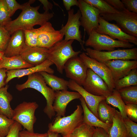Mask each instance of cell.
<instances>
[{"instance_id": "cell-1", "label": "cell", "mask_w": 137, "mask_h": 137, "mask_svg": "<svg viewBox=\"0 0 137 137\" xmlns=\"http://www.w3.org/2000/svg\"><path fill=\"white\" fill-rule=\"evenodd\" d=\"M35 0H30L27 2L24 8L19 16L15 20L9 22L4 26L11 35L19 30L27 29L33 28L36 25L41 26L48 22L54 16L52 13L39 12L40 5L33 7L30 5Z\"/></svg>"}, {"instance_id": "cell-51", "label": "cell", "mask_w": 137, "mask_h": 137, "mask_svg": "<svg viewBox=\"0 0 137 137\" xmlns=\"http://www.w3.org/2000/svg\"><path fill=\"white\" fill-rule=\"evenodd\" d=\"M1 60H0V62L1 61Z\"/></svg>"}, {"instance_id": "cell-42", "label": "cell", "mask_w": 137, "mask_h": 137, "mask_svg": "<svg viewBox=\"0 0 137 137\" xmlns=\"http://www.w3.org/2000/svg\"><path fill=\"white\" fill-rule=\"evenodd\" d=\"M108 4L118 11L127 10L121 1L119 0H105Z\"/></svg>"}, {"instance_id": "cell-47", "label": "cell", "mask_w": 137, "mask_h": 137, "mask_svg": "<svg viewBox=\"0 0 137 137\" xmlns=\"http://www.w3.org/2000/svg\"><path fill=\"white\" fill-rule=\"evenodd\" d=\"M43 5V9L45 12H49V10H52L53 8V5L47 0H38Z\"/></svg>"}, {"instance_id": "cell-39", "label": "cell", "mask_w": 137, "mask_h": 137, "mask_svg": "<svg viewBox=\"0 0 137 137\" xmlns=\"http://www.w3.org/2000/svg\"><path fill=\"white\" fill-rule=\"evenodd\" d=\"M126 110L128 118L134 122H137V104H126Z\"/></svg>"}, {"instance_id": "cell-43", "label": "cell", "mask_w": 137, "mask_h": 137, "mask_svg": "<svg viewBox=\"0 0 137 137\" xmlns=\"http://www.w3.org/2000/svg\"><path fill=\"white\" fill-rule=\"evenodd\" d=\"M19 137H48V135L47 132L44 133H35L24 130L20 132Z\"/></svg>"}, {"instance_id": "cell-29", "label": "cell", "mask_w": 137, "mask_h": 137, "mask_svg": "<svg viewBox=\"0 0 137 137\" xmlns=\"http://www.w3.org/2000/svg\"><path fill=\"white\" fill-rule=\"evenodd\" d=\"M115 89L118 90L123 88L137 85V69L132 70L127 75L114 82Z\"/></svg>"}, {"instance_id": "cell-12", "label": "cell", "mask_w": 137, "mask_h": 137, "mask_svg": "<svg viewBox=\"0 0 137 137\" xmlns=\"http://www.w3.org/2000/svg\"><path fill=\"white\" fill-rule=\"evenodd\" d=\"M79 57L88 68L91 70L104 80L112 92L115 89L114 81L110 69L104 63L88 56L85 53L80 54Z\"/></svg>"}, {"instance_id": "cell-19", "label": "cell", "mask_w": 137, "mask_h": 137, "mask_svg": "<svg viewBox=\"0 0 137 137\" xmlns=\"http://www.w3.org/2000/svg\"><path fill=\"white\" fill-rule=\"evenodd\" d=\"M53 64L50 61L47 59L41 64L31 67L15 70H7V78L5 81L7 83L10 80L15 78H20L23 76L41 71L46 72L50 74L54 73V70L50 67Z\"/></svg>"}, {"instance_id": "cell-27", "label": "cell", "mask_w": 137, "mask_h": 137, "mask_svg": "<svg viewBox=\"0 0 137 137\" xmlns=\"http://www.w3.org/2000/svg\"><path fill=\"white\" fill-rule=\"evenodd\" d=\"M116 110L107 104L105 100L99 103L97 111L98 118L102 122L107 124H112L113 116Z\"/></svg>"}, {"instance_id": "cell-26", "label": "cell", "mask_w": 137, "mask_h": 137, "mask_svg": "<svg viewBox=\"0 0 137 137\" xmlns=\"http://www.w3.org/2000/svg\"><path fill=\"white\" fill-rule=\"evenodd\" d=\"M39 73L43 77L46 84L55 92L67 90L68 81L45 72Z\"/></svg>"}, {"instance_id": "cell-6", "label": "cell", "mask_w": 137, "mask_h": 137, "mask_svg": "<svg viewBox=\"0 0 137 137\" xmlns=\"http://www.w3.org/2000/svg\"><path fill=\"white\" fill-rule=\"evenodd\" d=\"M38 106L36 102L24 101L13 110L12 119L20 124L27 130L34 132L33 126L36 120L35 112Z\"/></svg>"}, {"instance_id": "cell-8", "label": "cell", "mask_w": 137, "mask_h": 137, "mask_svg": "<svg viewBox=\"0 0 137 137\" xmlns=\"http://www.w3.org/2000/svg\"><path fill=\"white\" fill-rule=\"evenodd\" d=\"M85 51L88 56L101 62L112 60H137L136 47L107 51H97L87 48Z\"/></svg>"}, {"instance_id": "cell-41", "label": "cell", "mask_w": 137, "mask_h": 137, "mask_svg": "<svg viewBox=\"0 0 137 137\" xmlns=\"http://www.w3.org/2000/svg\"><path fill=\"white\" fill-rule=\"evenodd\" d=\"M121 1L129 11L137 14V0H122Z\"/></svg>"}, {"instance_id": "cell-16", "label": "cell", "mask_w": 137, "mask_h": 137, "mask_svg": "<svg viewBox=\"0 0 137 137\" xmlns=\"http://www.w3.org/2000/svg\"><path fill=\"white\" fill-rule=\"evenodd\" d=\"M104 63L110 69L115 82L128 75L133 69L137 68V60H112Z\"/></svg>"}, {"instance_id": "cell-37", "label": "cell", "mask_w": 137, "mask_h": 137, "mask_svg": "<svg viewBox=\"0 0 137 137\" xmlns=\"http://www.w3.org/2000/svg\"><path fill=\"white\" fill-rule=\"evenodd\" d=\"M11 35L4 27L0 26V51L4 52L11 37Z\"/></svg>"}, {"instance_id": "cell-20", "label": "cell", "mask_w": 137, "mask_h": 137, "mask_svg": "<svg viewBox=\"0 0 137 137\" xmlns=\"http://www.w3.org/2000/svg\"><path fill=\"white\" fill-rule=\"evenodd\" d=\"M48 50L38 46L25 45L20 55L27 63L35 66L41 64L47 59Z\"/></svg>"}, {"instance_id": "cell-11", "label": "cell", "mask_w": 137, "mask_h": 137, "mask_svg": "<svg viewBox=\"0 0 137 137\" xmlns=\"http://www.w3.org/2000/svg\"><path fill=\"white\" fill-rule=\"evenodd\" d=\"M37 29V46L48 49L62 40L64 36L59 30H56L48 21Z\"/></svg>"}, {"instance_id": "cell-17", "label": "cell", "mask_w": 137, "mask_h": 137, "mask_svg": "<svg viewBox=\"0 0 137 137\" xmlns=\"http://www.w3.org/2000/svg\"><path fill=\"white\" fill-rule=\"evenodd\" d=\"M81 97L77 92L62 90L55 92V99L53 104L54 110L57 114L56 116H65L66 108L68 104L74 99Z\"/></svg>"}, {"instance_id": "cell-9", "label": "cell", "mask_w": 137, "mask_h": 137, "mask_svg": "<svg viewBox=\"0 0 137 137\" xmlns=\"http://www.w3.org/2000/svg\"><path fill=\"white\" fill-rule=\"evenodd\" d=\"M74 9H72L68 11L67 22L59 31L65 36V40H77L80 43L82 48L85 51V49L84 47L85 42L82 39L81 31L79 29L81 12L79 9L74 14Z\"/></svg>"}, {"instance_id": "cell-25", "label": "cell", "mask_w": 137, "mask_h": 137, "mask_svg": "<svg viewBox=\"0 0 137 137\" xmlns=\"http://www.w3.org/2000/svg\"><path fill=\"white\" fill-rule=\"evenodd\" d=\"M9 85H6L0 88V114L12 119L13 110L11 108L10 102L13 97L8 91Z\"/></svg>"}, {"instance_id": "cell-38", "label": "cell", "mask_w": 137, "mask_h": 137, "mask_svg": "<svg viewBox=\"0 0 137 137\" xmlns=\"http://www.w3.org/2000/svg\"><path fill=\"white\" fill-rule=\"evenodd\" d=\"M127 132V137H137V124L129 119H123Z\"/></svg>"}, {"instance_id": "cell-32", "label": "cell", "mask_w": 137, "mask_h": 137, "mask_svg": "<svg viewBox=\"0 0 137 137\" xmlns=\"http://www.w3.org/2000/svg\"><path fill=\"white\" fill-rule=\"evenodd\" d=\"M95 127L83 123L69 135V137H93Z\"/></svg>"}, {"instance_id": "cell-22", "label": "cell", "mask_w": 137, "mask_h": 137, "mask_svg": "<svg viewBox=\"0 0 137 137\" xmlns=\"http://www.w3.org/2000/svg\"><path fill=\"white\" fill-rule=\"evenodd\" d=\"M83 111V123L95 128L100 127L104 129L107 132L112 124L104 123L96 117L88 108L83 98H79Z\"/></svg>"}, {"instance_id": "cell-31", "label": "cell", "mask_w": 137, "mask_h": 137, "mask_svg": "<svg viewBox=\"0 0 137 137\" xmlns=\"http://www.w3.org/2000/svg\"><path fill=\"white\" fill-rule=\"evenodd\" d=\"M84 0L89 4L98 9L100 12V15L114 13L118 11L105 0Z\"/></svg>"}, {"instance_id": "cell-2", "label": "cell", "mask_w": 137, "mask_h": 137, "mask_svg": "<svg viewBox=\"0 0 137 137\" xmlns=\"http://www.w3.org/2000/svg\"><path fill=\"white\" fill-rule=\"evenodd\" d=\"M28 76L27 80L23 83L17 84L16 89L21 91L25 89L31 88L40 93L46 101V105L43 111L48 117L51 119L55 115L53 107L55 92L47 85L43 77L39 73H35Z\"/></svg>"}, {"instance_id": "cell-24", "label": "cell", "mask_w": 137, "mask_h": 137, "mask_svg": "<svg viewBox=\"0 0 137 137\" xmlns=\"http://www.w3.org/2000/svg\"><path fill=\"white\" fill-rule=\"evenodd\" d=\"M109 137H127V132L123 118L119 111L116 110L112 125L107 132Z\"/></svg>"}, {"instance_id": "cell-21", "label": "cell", "mask_w": 137, "mask_h": 137, "mask_svg": "<svg viewBox=\"0 0 137 137\" xmlns=\"http://www.w3.org/2000/svg\"><path fill=\"white\" fill-rule=\"evenodd\" d=\"M25 45L23 30H18L11 35L4 52V56L10 57L20 55Z\"/></svg>"}, {"instance_id": "cell-46", "label": "cell", "mask_w": 137, "mask_h": 137, "mask_svg": "<svg viewBox=\"0 0 137 137\" xmlns=\"http://www.w3.org/2000/svg\"><path fill=\"white\" fill-rule=\"evenodd\" d=\"M7 71L4 68H0V88L4 87L6 84L4 80L7 76Z\"/></svg>"}, {"instance_id": "cell-36", "label": "cell", "mask_w": 137, "mask_h": 137, "mask_svg": "<svg viewBox=\"0 0 137 137\" xmlns=\"http://www.w3.org/2000/svg\"><path fill=\"white\" fill-rule=\"evenodd\" d=\"M12 21L3 0H0V26L4 27Z\"/></svg>"}, {"instance_id": "cell-10", "label": "cell", "mask_w": 137, "mask_h": 137, "mask_svg": "<svg viewBox=\"0 0 137 137\" xmlns=\"http://www.w3.org/2000/svg\"><path fill=\"white\" fill-rule=\"evenodd\" d=\"M78 1V7L81 15L80 19V26L89 35L93 30H96L98 27L100 12L98 9L84 0Z\"/></svg>"}, {"instance_id": "cell-45", "label": "cell", "mask_w": 137, "mask_h": 137, "mask_svg": "<svg viewBox=\"0 0 137 137\" xmlns=\"http://www.w3.org/2000/svg\"><path fill=\"white\" fill-rule=\"evenodd\" d=\"M63 5L66 10L69 11L72 6H76L78 7V2L77 0H63Z\"/></svg>"}, {"instance_id": "cell-35", "label": "cell", "mask_w": 137, "mask_h": 137, "mask_svg": "<svg viewBox=\"0 0 137 137\" xmlns=\"http://www.w3.org/2000/svg\"><path fill=\"white\" fill-rule=\"evenodd\" d=\"M10 16L11 17L18 9L22 10L26 6L27 3L21 5L15 0H3Z\"/></svg>"}, {"instance_id": "cell-5", "label": "cell", "mask_w": 137, "mask_h": 137, "mask_svg": "<svg viewBox=\"0 0 137 137\" xmlns=\"http://www.w3.org/2000/svg\"><path fill=\"white\" fill-rule=\"evenodd\" d=\"M89 36L88 39L84 42L85 46L92 47L97 51H112L118 47L131 48L134 45L129 42L113 39L107 35L97 33L95 30Z\"/></svg>"}, {"instance_id": "cell-15", "label": "cell", "mask_w": 137, "mask_h": 137, "mask_svg": "<svg viewBox=\"0 0 137 137\" xmlns=\"http://www.w3.org/2000/svg\"><path fill=\"white\" fill-rule=\"evenodd\" d=\"M88 68L78 56L69 59L65 63L64 70L66 76L82 86L85 79Z\"/></svg>"}, {"instance_id": "cell-23", "label": "cell", "mask_w": 137, "mask_h": 137, "mask_svg": "<svg viewBox=\"0 0 137 137\" xmlns=\"http://www.w3.org/2000/svg\"><path fill=\"white\" fill-rule=\"evenodd\" d=\"M25 61L20 55L8 57L4 56L0 62V68L7 70L21 69L33 66Z\"/></svg>"}, {"instance_id": "cell-3", "label": "cell", "mask_w": 137, "mask_h": 137, "mask_svg": "<svg viewBox=\"0 0 137 137\" xmlns=\"http://www.w3.org/2000/svg\"><path fill=\"white\" fill-rule=\"evenodd\" d=\"M74 41L62 40L48 50L47 59L55 65L58 71L61 74L67 61L72 57L78 56L81 53L80 51H75L73 49L72 44Z\"/></svg>"}, {"instance_id": "cell-40", "label": "cell", "mask_w": 137, "mask_h": 137, "mask_svg": "<svg viewBox=\"0 0 137 137\" xmlns=\"http://www.w3.org/2000/svg\"><path fill=\"white\" fill-rule=\"evenodd\" d=\"M22 130V125L17 122L14 121L5 137H19V132Z\"/></svg>"}, {"instance_id": "cell-49", "label": "cell", "mask_w": 137, "mask_h": 137, "mask_svg": "<svg viewBox=\"0 0 137 137\" xmlns=\"http://www.w3.org/2000/svg\"><path fill=\"white\" fill-rule=\"evenodd\" d=\"M4 56V52L0 51V60L2 59Z\"/></svg>"}, {"instance_id": "cell-44", "label": "cell", "mask_w": 137, "mask_h": 137, "mask_svg": "<svg viewBox=\"0 0 137 137\" xmlns=\"http://www.w3.org/2000/svg\"><path fill=\"white\" fill-rule=\"evenodd\" d=\"M93 137H109L106 131L102 128H95Z\"/></svg>"}, {"instance_id": "cell-33", "label": "cell", "mask_w": 137, "mask_h": 137, "mask_svg": "<svg viewBox=\"0 0 137 137\" xmlns=\"http://www.w3.org/2000/svg\"><path fill=\"white\" fill-rule=\"evenodd\" d=\"M23 30L26 45L30 47L37 46L38 38L37 28H33Z\"/></svg>"}, {"instance_id": "cell-14", "label": "cell", "mask_w": 137, "mask_h": 137, "mask_svg": "<svg viewBox=\"0 0 137 137\" xmlns=\"http://www.w3.org/2000/svg\"><path fill=\"white\" fill-rule=\"evenodd\" d=\"M99 26L95 30L97 33L107 35L113 39L137 45V38L131 36L122 31L116 24L111 23L100 16Z\"/></svg>"}, {"instance_id": "cell-34", "label": "cell", "mask_w": 137, "mask_h": 137, "mask_svg": "<svg viewBox=\"0 0 137 137\" xmlns=\"http://www.w3.org/2000/svg\"><path fill=\"white\" fill-rule=\"evenodd\" d=\"M14 121L4 115L0 114V136L5 137Z\"/></svg>"}, {"instance_id": "cell-30", "label": "cell", "mask_w": 137, "mask_h": 137, "mask_svg": "<svg viewBox=\"0 0 137 137\" xmlns=\"http://www.w3.org/2000/svg\"><path fill=\"white\" fill-rule=\"evenodd\" d=\"M118 91L125 104H137V85L123 88Z\"/></svg>"}, {"instance_id": "cell-52", "label": "cell", "mask_w": 137, "mask_h": 137, "mask_svg": "<svg viewBox=\"0 0 137 137\" xmlns=\"http://www.w3.org/2000/svg\"><path fill=\"white\" fill-rule=\"evenodd\" d=\"M0 137H1L0 136Z\"/></svg>"}, {"instance_id": "cell-28", "label": "cell", "mask_w": 137, "mask_h": 137, "mask_svg": "<svg viewBox=\"0 0 137 137\" xmlns=\"http://www.w3.org/2000/svg\"><path fill=\"white\" fill-rule=\"evenodd\" d=\"M105 100L108 104L118 108L123 119L128 118L126 112V104L122 100L118 90L115 89H113L111 94L106 98Z\"/></svg>"}, {"instance_id": "cell-18", "label": "cell", "mask_w": 137, "mask_h": 137, "mask_svg": "<svg viewBox=\"0 0 137 137\" xmlns=\"http://www.w3.org/2000/svg\"><path fill=\"white\" fill-rule=\"evenodd\" d=\"M68 88L79 93L84 99L89 109L98 118L97 111L98 105L101 101L105 100L106 98L91 94L85 90L82 86L70 79L68 81Z\"/></svg>"}, {"instance_id": "cell-48", "label": "cell", "mask_w": 137, "mask_h": 137, "mask_svg": "<svg viewBox=\"0 0 137 137\" xmlns=\"http://www.w3.org/2000/svg\"><path fill=\"white\" fill-rule=\"evenodd\" d=\"M47 133L48 137H61L59 134L51 132L48 130Z\"/></svg>"}, {"instance_id": "cell-7", "label": "cell", "mask_w": 137, "mask_h": 137, "mask_svg": "<svg viewBox=\"0 0 137 137\" xmlns=\"http://www.w3.org/2000/svg\"><path fill=\"white\" fill-rule=\"evenodd\" d=\"M106 20L115 21L116 24L124 32L137 38V14L127 10L100 15Z\"/></svg>"}, {"instance_id": "cell-4", "label": "cell", "mask_w": 137, "mask_h": 137, "mask_svg": "<svg viewBox=\"0 0 137 137\" xmlns=\"http://www.w3.org/2000/svg\"><path fill=\"white\" fill-rule=\"evenodd\" d=\"M83 111L80 105L70 115L67 116H56L48 125V130L62 136L69 135L76 128L83 123Z\"/></svg>"}, {"instance_id": "cell-13", "label": "cell", "mask_w": 137, "mask_h": 137, "mask_svg": "<svg viewBox=\"0 0 137 137\" xmlns=\"http://www.w3.org/2000/svg\"><path fill=\"white\" fill-rule=\"evenodd\" d=\"M82 86L87 92L97 96L106 98L112 92L104 80L89 68Z\"/></svg>"}, {"instance_id": "cell-50", "label": "cell", "mask_w": 137, "mask_h": 137, "mask_svg": "<svg viewBox=\"0 0 137 137\" xmlns=\"http://www.w3.org/2000/svg\"><path fill=\"white\" fill-rule=\"evenodd\" d=\"M62 137H69L68 136H68H63Z\"/></svg>"}]
</instances>
